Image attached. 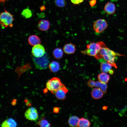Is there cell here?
Listing matches in <instances>:
<instances>
[{"instance_id":"d4e9b609","label":"cell","mask_w":127,"mask_h":127,"mask_svg":"<svg viewBox=\"0 0 127 127\" xmlns=\"http://www.w3.org/2000/svg\"><path fill=\"white\" fill-rule=\"evenodd\" d=\"M55 4L60 7H63L65 6L66 2L65 0H55Z\"/></svg>"},{"instance_id":"ba28073f","label":"cell","mask_w":127,"mask_h":127,"mask_svg":"<svg viewBox=\"0 0 127 127\" xmlns=\"http://www.w3.org/2000/svg\"><path fill=\"white\" fill-rule=\"evenodd\" d=\"M99 60L100 63V70L103 72L109 73L112 75L114 73V71L112 69L113 66L110 64L107 63L103 58H102Z\"/></svg>"},{"instance_id":"277c9868","label":"cell","mask_w":127,"mask_h":127,"mask_svg":"<svg viewBox=\"0 0 127 127\" xmlns=\"http://www.w3.org/2000/svg\"><path fill=\"white\" fill-rule=\"evenodd\" d=\"M101 41L97 43L92 42L87 45V48L81 51L84 55L95 56L101 47Z\"/></svg>"},{"instance_id":"4316f807","label":"cell","mask_w":127,"mask_h":127,"mask_svg":"<svg viewBox=\"0 0 127 127\" xmlns=\"http://www.w3.org/2000/svg\"><path fill=\"white\" fill-rule=\"evenodd\" d=\"M71 2L73 4H78L83 2L84 0H70Z\"/></svg>"},{"instance_id":"4dcf8cb0","label":"cell","mask_w":127,"mask_h":127,"mask_svg":"<svg viewBox=\"0 0 127 127\" xmlns=\"http://www.w3.org/2000/svg\"><path fill=\"white\" fill-rule=\"evenodd\" d=\"M107 108V107L106 106H103V109L104 110H106Z\"/></svg>"},{"instance_id":"4fadbf2b","label":"cell","mask_w":127,"mask_h":127,"mask_svg":"<svg viewBox=\"0 0 127 127\" xmlns=\"http://www.w3.org/2000/svg\"><path fill=\"white\" fill-rule=\"evenodd\" d=\"M103 92L102 90L98 87L94 88L92 91L91 95L92 97L95 99L101 98L103 96Z\"/></svg>"},{"instance_id":"d6986e66","label":"cell","mask_w":127,"mask_h":127,"mask_svg":"<svg viewBox=\"0 0 127 127\" xmlns=\"http://www.w3.org/2000/svg\"><path fill=\"white\" fill-rule=\"evenodd\" d=\"M49 67L52 72H56L59 70L60 65L57 62L53 61L49 64Z\"/></svg>"},{"instance_id":"9a60e30c","label":"cell","mask_w":127,"mask_h":127,"mask_svg":"<svg viewBox=\"0 0 127 127\" xmlns=\"http://www.w3.org/2000/svg\"><path fill=\"white\" fill-rule=\"evenodd\" d=\"M1 126L2 127H16L17 126V124L13 119L10 118L4 121Z\"/></svg>"},{"instance_id":"8fae6325","label":"cell","mask_w":127,"mask_h":127,"mask_svg":"<svg viewBox=\"0 0 127 127\" xmlns=\"http://www.w3.org/2000/svg\"><path fill=\"white\" fill-rule=\"evenodd\" d=\"M104 10L107 14L111 15L115 13L116 8L114 4L111 2H108L105 5Z\"/></svg>"},{"instance_id":"ac0fdd59","label":"cell","mask_w":127,"mask_h":127,"mask_svg":"<svg viewBox=\"0 0 127 127\" xmlns=\"http://www.w3.org/2000/svg\"><path fill=\"white\" fill-rule=\"evenodd\" d=\"M79 119L76 116H72L69 119L68 123L69 126L71 127L78 126Z\"/></svg>"},{"instance_id":"1f68e13d","label":"cell","mask_w":127,"mask_h":127,"mask_svg":"<svg viewBox=\"0 0 127 127\" xmlns=\"http://www.w3.org/2000/svg\"><path fill=\"white\" fill-rule=\"evenodd\" d=\"M8 0H0V2H2L3 3H4L6 1Z\"/></svg>"},{"instance_id":"e0dca14e","label":"cell","mask_w":127,"mask_h":127,"mask_svg":"<svg viewBox=\"0 0 127 127\" xmlns=\"http://www.w3.org/2000/svg\"><path fill=\"white\" fill-rule=\"evenodd\" d=\"M98 79L101 83H107L110 79L109 76L105 73H101L98 75Z\"/></svg>"},{"instance_id":"484cf974","label":"cell","mask_w":127,"mask_h":127,"mask_svg":"<svg viewBox=\"0 0 127 127\" xmlns=\"http://www.w3.org/2000/svg\"><path fill=\"white\" fill-rule=\"evenodd\" d=\"M95 83L91 79L90 80L87 82L88 86L91 87H92L95 86Z\"/></svg>"},{"instance_id":"5bb4252c","label":"cell","mask_w":127,"mask_h":127,"mask_svg":"<svg viewBox=\"0 0 127 127\" xmlns=\"http://www.w3.org/2000/svg\"><path fill=\"white\" fill-rule=\"evenodd\" d=\"M75 46L72 43L66 44L64 46L63 49L64 52L67 54L74 53L76 50Z\"/></svg>"},{"instance_id":"52a82bcc","label":"cell","mask_w":127,"mask_h":127,"mask_svg":"<svg viewBox=\"0 0 127 127\" xmlns=\"http://www.w3.org/2000/svg\"><path fill=\"white\" fill-rule=\"evenodd\" d=\"M24 116L26 119L31 121L36 120L38 117L37 111L36 109L33 107H30L26 111Z\"/></svg>"},{"instance_id":"f546056e","label":"cell","mask_w":127,"mask_h":127,"mask_svg":"<svg viewBox=\"0 0 127 127\" xmlns=\"http://www.w3.org/2000/svg\"><path fill=\"white\" fill-rule=\"evenodd\" d=\"M96 2V0H92L91 1V3H91V5L92 6L94 5L95 4Z\"/></svg>"},{"instance_id":"7a4b0ae2","label":"cell","mask_w":127,"mask_h":127,"mask_svg":"<svg viewBox=\"0 0 127 127\" xmlns=\"http://www.w3.org/2000/svg\"><path fill=\"white\" fill-rule=\"evenodd\" d=\"M14 16L7 11L5 10L0 15V24L3 28L13 26L12 22L14 20Z\"/></svg>"},{"instance_id":"5b68a950","label":"cell","mask_w":127,"mask_h":127,"mask_svg":"<svg viewBox=\"0 0 127 127\" xmlns=\"http://www.w3.org/2000/svg\"><path fill=\"white\" fill-rule=\"evenodd\" d=\"M33 60L36 68L40 70L46 68L49 63L48 56L46 53L43 56L40 57L34 56Z\"/></svg>"},{"instance_id":"f1b7e54d","label":"cell","mask_w":127,"mask_h":127,"mask_svg":"<svg viewBox=\"0 0 127 127\" xmlns=\"http://www.w3.org/2000/svg\"><path fill=\"white\" fill-rule=\"evenodd\" d=\"M46 8L44 5H43L41 6L40 9L41 11H43L45 10Z\"/></svg>"},{"instance_id":"cb8c5ba5","label":"cell","mask_w":127,"mask_h":127,"mask_svg":"<svg viewBox=\"0 0 127 127\" xmlns=\"http://www.w3.org/2000/svg\"><path fill=\"white\" fill-rule=\"evenodd\" d=\"M21 14L23 17L26 19L30 18L32 15L31 11L28 8L24 9L21 13Z\"/></svg>"},{"instance_id":"83f0119b","label":"cell","mask_w":127,"mask_h":127,"mask_svg":"<svg viewBox=\"0 0 127 127\" xmlns=\"http://www.w3.org/2000/svg\"><path fill=\"white\" fill-rule=\"evenodd\" d=\"M59 110V108L58 107H56L53 109V111L54 112L57 113L58 112Z\"/></svg>"},{"instance_id":"2e32d148","label":"cell","mask_w":127,"mask_h":127,"mask_svg":"<svg viewBox=\"0 0 127 127\" xmlns=\"http://www.w3.org/2000/svg\"><path fill=\"white\" fill-rule=\"evenodd\" d=\"M28 41L30 45L33 46L40 44L41 42L40 39L38 36L35 35H32L30 36L28 39Z\"/></svg>"},{"instance_id":"9c48e42d","label":"cell","mask_w":127,"mask_h":127,"mask_svg":"<svg viewBox=\"0 0 127 127\" xmlns=\"http://www.w3.org/2000/svg\"><path fill=\"white\" fill-rule=\"evenodd\" d=\"M32 52L35 57H38L43 56L45 53L44 46L40 44L35 45L32 47Z\"/></svg>"},{"instance_id":"7402d4cb","label":"cell","mask_w":127,"mask_h":127,"mask_svg":"<svg viewBox=\"0 0 127 127\" xmlns=\"http://www.w3.org/2000/svg\"><path fill=\"white\" fill-rule=\"evenodd\" d=\"M36 125L41 127H50L51 125V124L44 117L38 121Z\"/></svg>"},{"instance_id":"44dd1931","label":"cell","mask_w":127,"mask_h":127,"mask_svg":"<svg viewBox=\"0 0 127 127\" xmlns=\"http://www.w3.org/2000/svg\"><path fill=\"white\" fill-rule=\"evenodd\" d=\"M90 123L88 120L82 118L79 119L78 127H88L90 126Z\"/></svg>"},{"instance_id":"3957f363","label":"cell","mask_w":127,"mask_h":127,"mask_svg":"<svg viewBox=\"0 0 127 127\" xmlns=\"http://www.w3.org/2000/svg\"><path fill=\"white\" fill-rule=\"evenodd\" d=\"M64 85L60 79L57 77L52 78L47 82L46 84L47 89L54 94Z\"/></svg>"},{"instance_id":"603a6c76","label":"cell","mask_w":127,"mask_h":127,"mask_svg":"<svg viewBox=\"0 0 127 127\" xmlns=\"http://www.w3.org/2000/svg\"><path fill=\"white\" fill-rule=\"evenodd\" d=\"M95 86L99 87L104 93H106L107 88V86L106 83H102L99 81H97L95 82Z\"/></svg>"},{"instance_id":"ffe728a7","label":"cell","mask_w":127,"mask_h":127,"mask_svg":"<svg viewBox=\"0 0 127 127\" xmlns=\"http://www.w3.org/2000/svg\"><path fill=\"white\" fill-rule=\"evenodd\" d=\"M53 54L55 58L57 59H60L62 57L63 53L61 49L57 48L53 51Z\"/></svg>"},{"instance_id":"30bf717a","label":"cell","mask_w":127,"mask_h":127,"mask_svg":"<svg viewBox=\"0 0 127 127\" xmlns=\"http://www.w3.org/2000/svg\"><path fill=\"white\" fill-rule=\"evenodd\" d=\"M68 90L64 85L62 87L59 89L55 95L57 99L59 100H64L66 98V94Z\"/></svg>"},{"instance_id":"7c38bea8","label":"cell","mask_w":127,"mask_h":127,"mask_svg":"<svg viewBox=\"0 0 127 127\" xmlns=\"http://www.w3.org/2000/svg\"><path fill=\"white\" fill-rule=\"evenodd\" d=\"M50 26L49 21L47 20H42L39 21L38 24V27L42 31H46L49 29Z\"/></svg>"},{"instance_id":"6da1fadb","label":"cell","mask_w":127,"mask_h":127,"mask_svg":"<svg viewBox=\"0 0 127 127\" xmlns=\"http://www.w3.org/2000/svg\"><path fill=\"white\" fill-rule=\"evenodd\" d=\"M118 55H120L110 49L107 47L103 42H101V48L94 57L98 60L103 58L113 66L117 68V67L114 62L116 56Z\"/></svg>"},{"instance_id":"8992f818","label":"cell","mask_w":127,"mask_h":127,"mask_svg":"<svg viewBox=\"0 0 127 127\" xmlns=\"http://www.w3.org/2000/svg\"><path fill=\"white\" fill-rule=\"evenodd\" d=\"M107 27V22L103 19L97 20L94 22L93 25L94 30L97 33H100L102 32Z\"/></svg>"}]
</instances>
